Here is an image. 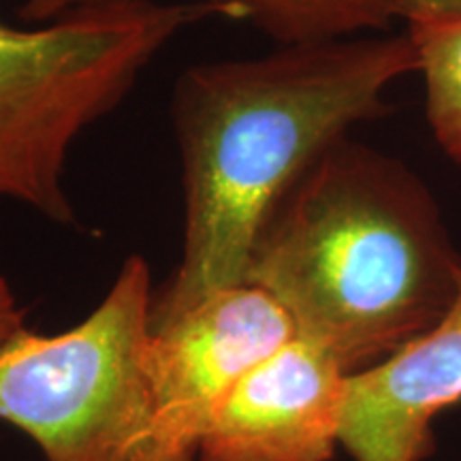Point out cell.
Returning <instances> with one entry per match:
<instances>
[{
    "label": "cell",
    "instance_id": "1",
    "mask_svg": "<svg viewBox=\"0 0 461 461\" xmlns=\"http://www.w3.org/2000/svg\"><path fill=\"white\" fill-rule=\"evenodd\" d=\"M417 67L403 32L280 45L258 58L186 68L173 95L182 258L154 302L152 330L244 285L248 257L276 201L350 126L384 115V92Z\"/></svg>",
    "mask_w": 461,
    "mask_h": 461
},
{
    "label": "cell",
    "instance_id": "2",
    "mask_svg": "<svg viewBox=\"0 0 461 461\" xmlns=\"http://www.w3.org/2000/svg\"><path fill=\"white\" fill-rule=\"evenodd\" d=\"M459 282L461 257L425 182L348 135L276 201L244 274L346 374L429 331Z\"/></svg>",
    "mask_w": 461,
    "mask_h": 461
},
{
    "label": "cell",
    "instance_id": "3",
    "mask_svg": "<svg viewBox=\"0 0 461 461\" xmlns=\"http://www.w3.org/2000/svg\"><path fill=\"white\" fill-rule=\"evenodd\" d=\"M214 14L205 0H120L43 26L0 22V203L75 227L67 186L75 143L184 28Z\"/></svg>",
    "mask_w": 461,
    "mask_h": 461
},
{
    "label": "cell",
    "instance_id": "4",
    "mask_svg": "<svg viewBox=\"0 0 461 461\" xmlns=\"http://www.w3.org/2000/svg\"><path fill=\"white\" fill-rule=\"evenodd\" d=\"M152 312V272L132 255L73 330L15 333L0 346V419L48 461H197L158 428L146 359Z\"/></svg>",
    "mask_w": 461,
    "mask_h": 461
},
{
    "label": "cell",
    "instance_id": "5",
    "mask_svg": "<svg viewBox=\"0 0 461 461\" xmlns=\"http://www.w3.org/2000/svg\"><path fill=\"white\" fill-rule=\"evenodd\" d=\"M295 336L286 310L250 285L222 288L154 327L148 376L167 440L197 455L201 438L235 384Z\"/></svg>",
    "mask_w": 461,
    "mask_h": 461
},
{
    "label": "cell",
    "instance_id": "6",
    "mask_svg": "<svg viewBox=\"0 0 461 461\" xmlns=\"http://www.w3.org/2000/svg\"><path fill=\"white\" fill-rule=\"evenodd\" d=\"M346 374L293 338L235 384L201 438L199 461H330L339 442Z\"/></svg>",
    "mask_w": 461,
    "mask_h": 461
},
{
    "label": "cell",
    "instance_id": "7",
    "mask_svg": "<svg viewBox=\"0 0 461 461\" xmlns=\"http://www.w3.org/2000/svg\"><path fill=\"white\" fill-rule=\"evenodd\" d=\"M461 402V282L448 312L412 342L348 374L339 445L355 461H420L434 451L431 420Z\"/></svg>",
    "mask_w": 461,
    "mask_h": 461
},
{
    "label": "cell",
    "instance_id": "8",
    "mask_svg": "<svg viewBox=\"0 0 461 461\" xmlns=\"http://www.w3.org/2000/svg\"><path fill=\"white\" fill-rule=\"evenodd\" d=\"M3 3V0H0ZM120 0H15L17 17L43 26L77 9ZM216 14L250 22L280 45L383 32L395 20L391 0H205Z\"/></svg>",
    "mask_w": 461,
    "mask_h": 461
},
{
    "label": "cell",
    "instance_id": "9",
    "mask_svg": "<svg viewBox=\"0 0 461 461\" xmlns=\"http://www.w3.org/2000/svg\"><path fill=\"white\" fill-rule=\"evenodd\" d=\"M425 84V112L436 141L461 167V20L408 26Z\"/></svg>",
    "mask_w": 461,
    "mask_h": 461
},
{
    "label": "cell",
    "instance_id": "10",
    "mask_svg": "<svg viewBox=\"0 0 461 461\" xmlns=\"http://www.w3.org/2000/svg\"><path fill=\"white\" fill-rule=\"evenodd\" d=\"M395 17H403L408 26L447 24L461 20V0H391Z\"/></svg>",
    "mask_w": 461,
    "mask_h": 461
},
{
    "label": "cell",
    "instance_id": "11",
    "mask_svg": "<svg viewBox=\"0 0 461 461\" xmlns=\"http://www.w3.org/2000/svg\"><path fill=\"white\" fill-rule=\"evenodd\" d=\"M24 327V308L17 302L7 278L0 276V346L9 342Z\"/></svg>",
    "mask_w": 461,
    "mask_h": 461
}]
</instances>
